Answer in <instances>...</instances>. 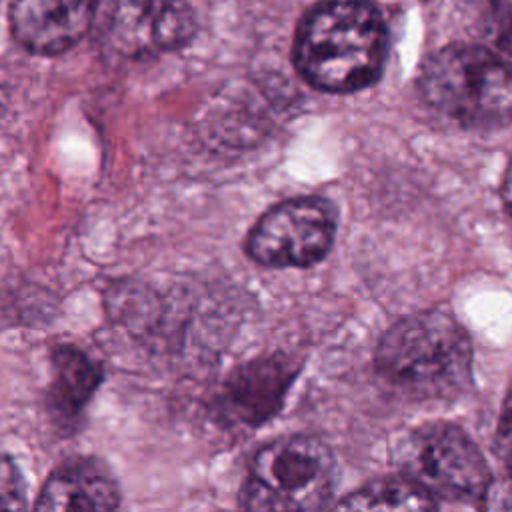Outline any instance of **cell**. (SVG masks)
<instances>
[{
	"label": "cell",
	"mask_w": 512,
	"mask_h": 512,
	"mask_svg": "<svg viewBox=\"0 0 512 512\" xmlns=\"http://www.w3.org/2000/svg\"><path fill=\"white\" fill-rule=\"evenodd\" d=\"M2 496V504L6 508H24V482L8 456L2 464Z\"/></svg>",
	"instance_id": "cell-14"
},
{
	"label": "cell",
	"mask_w": 512,
	"mask_h": 512,
	"mask_svg": "<svg viewBox=\"0 0 512 512\" xmlns=\"http://www.w3.org/2000/svg\"><path fill=\"white\" fill-rule=\"evenodd\" d=\"M376 370L416 400H446L472 380V344L466 330L442 310H424L392 324L378 342Z\"/></svg>",
	"instance_id": "cell-2"
},
{
	"label": "cell",
	"mask_w": 512,
	"mask_h": 512,
	"mask_svg": "<svg viewBox=\"0 0 512 512\" xmlns=\"http://www.w3.org/2000/svg\"><path fill=\"white\" fill-rule=\"evenodd\" d=\"M386 40V24L374 4L326 0L302 18L294 40V64L318 90L356 92L380 78Z\"/></svg>",
	"instance_id": "cell-1"
},
{
	"label": "cell",
	"mask_w": 512,
	"mask_h": 512,
	"mask_svg": "<svg viewBox=\"0 0 512 512\" xmlns=\"http://www.w3.org/2000/svg\"><path fill=\"white\" fill-rule=\"evenodd\" d=\"M336 484V460L316 436L294 434L264 444L252 458L238 504L246 510H318Z\"/></svg>",
	"instance_id": "cell-4"
},
{
	"label": "cell",
	"mask_w": 512,
	"mask_h": 512,
	"mask_svg": "<svg viewBox=\"0 0 512 512\" xmlns=\"http://www.w3.org/2000/svg\"><path fill=\"white\" fill-rule=\"evenodd\" d=\"M496 442H498L500 458L506 462L508 470L512 472V392L508 394V398L504 400V406H502Z\"/></svg>",
	"instance_id": "cell-15"
},
{
	"label": "cell",
	"mask_w": 512,
	"mask_h": 512,
	"mask_svg": "<svg viewBox=\"0 0 512 512\" xmlns=\"http://www.w3.org/2000/svg\"><path fill=\"white\" fill-rule=\"evenodd\" d=\"M102 380L100 364L74 346H56L52 352V380L48 386V410L60 426L78 420L84 406Z\"/></svg>",
	"instance_id": "cell-11"
},
{
	"label": "cell",
	"mask_w": 512,
	"mask_h": 512,
	"mask_svg": "<svg viewBox=\"0 0 512 512\" xmlns=\"http://www.w3.org/2000/svg\"><path fill=\"white\" fill-rule=\"evenodd\" d=\"M298 372L300 362L288 354H270L238 366L216 394L214 414L228 426H260L280 410Z\"/></svg>",
	"instance_id": "cell-8"
},
{
	"label": "cell",
	"mask_w": 512,
	"mask_h": 512,
	"mask_svg": "<svg viewBox=\"0 0 512 512\" xmlns=\"http://www.w3.org/2000/svg\"><path fill=\"white\" fill-rule=\"evenodd\" d=\"M96 8L98 0H12L10 28L28 52L54 56L84 38Z\"/></svg>",
	"instance_id": "cell-9"
},
{
	"label": "cell",
	"mask_w": 512,
	"mask_h": 512,
	"mask_svg": "<svg viewBox=\"0 0 512 512\" xmlns=\"http://www.w3.org/2000/svg\"><path fill=\"white\" fill-rule=\"evenodd\" d=\"M502 198L506 202V208L512 214V160H510V164L506 168V174H504V180H502Z\"/></svg>",
	"instance_id": "cell-17"
},
{
	"label": "cell",
	"mask_w": 512,
	"mask_h": 512,
	"mask_svg": "<svg viewBox=\"0 0 512 512\" xmlns=\"http://www.w3.org/2000/svg\"><path fill=\"white\" fill-rule=\"evenodd\" d=\"M404 476L422 486L436 500L476 502L490 490V470L478 446L456 426L446 422L410 430L394 448Z\"/></svg>",
	"instance_id": "cell-5"
},
{
	"label": "cell",
	"mask_w": 512,
	"mask_h": 512,
	"mask_svg": "<svg viewBox=\"0 0 512 512\" xmlns=\"http://www.w3.org/2000/svg\"><path fill=\"white\" fill-rule=\"evenodd\" d=\"M118 504L120 490L108 468L92 458H72L50 474L34 508L112 510Z\"/></svg>",
	"instance_id": "cell-10"
},
{
	"label": "cell",
	"mask_w": 512,
	"mask_h": 512,
	"mask_svg": "<svg viewBox=\"0 0 512 512\" xmlns=\"http://www.w3.org/2000/svg\"><path fill=\"white\" fill-rule=\"evenodd\" d=\"M496 44L512 54V0H490Z\"/></svg>",
	"instance_id": "cell-13"
},
{
	"label": "cell",
	"mask_w": 512,
	"mask_h": 512,
	"mask_svg": "<svg viewBox=\"0 0 512 512\" xmlns=\"http://www.w3.org/2000/svg\"><path fill=\"white\" fill-rule=\"evenodd\" d=\"M196 28V14L184 0H114L104 44L122 58L142 60L182 48Z\"/></svg>",
	"instance_id": "cell-7"
},
{
	"label": "cell",
	"mask_w": 512,
	"mask_h": 512,
	"mask_svg": "<svg viewBox=\"0 0 512 512\" xmlns=\"http://www.w3.org/2000/svg\"><path fill=\"white\" fill-rule=\"evenodd\" d=\"M424 102L464 128L512 122V62L476 44H450L422 64Z\"/></svg>",
	"instance_id": "cell-3"
},
{
	"label": "cell",
	"mask_w": 512,
	"mask_h": 512,
	"mask_svg": "<svg viewBox=\"0 0 512 512\" xmlns=\"http://www.w3.org/2000/svg\"><path fill=\"white\" fill-rule=\"evenodd\" d=\"M354 510H430L438 502L408 476H390L368 482L334 504Z\"/></svg>",
	"instance_id": "cell-12"
},
{
	"label": "cell",
	"mask_w": 512,
	"mask_h": 512,
	"mask_svg": "<svg viewBox=\"0 0 512 512\" xmlns=\"http://www.w3.org/2000/svg\"><path fill=\"white\" fill-rule=\"evenodd\" d=\"M338 214L322 196H296L260 216L246 238V252L268 268H306L332 248Z\"/></svg>",
	"instance_id": "cell-6"
},
{
	"label": "cell",
	"mask_w": 512,
	"mask_h": 512,
	"mask_svg": "<svg viewBox=\"0 0 512 512\" xmlns=\"http://www.w3.org/2000/svg\"><path fill=\"white\" fill-rule=\"evenodd\" d=\"M486 506L496 510H512V480L490 486L486 494Z\"/></svg>",
	"instance_id": "cell-16"
}]
</instances>
